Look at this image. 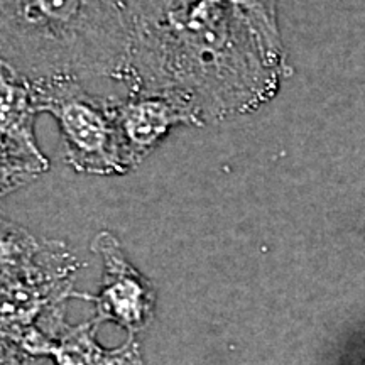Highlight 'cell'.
Listing matches in <instances>:
<instances>
[{
    "label": "cell",
    "instance_id": "cell-1",
    "mask_svg": "<svg viewBox=\"0 0 365 365\" xmlns=\"http://www.w3.org/2000/svg\"><path fill=\"white\" fill-rule=\"evenodd\" d=\"M4 48L39 83L120 70L129 36L117 0H2Z\"/></svg>",
    "mask_w": 365,
    "mask_h": 365
},
{
    "label": "cell",
    "instance_id": "cell-2",
    "mask_svg": "<svg viewBox=\"0 0 365 365\" xmlns=\"http://www.w3.org/2000/svg\"><path fill=\"white\" fill-rule=\"evenodd\" d=\"M38 110H49L61 124L66 156L76 170L117 173L130 166L117 122V107L71 90V83H38Z\"/></svg>",
    "mask_w": 365,
    "mask_h": 365
},
{
    "label": "cell",
    "instance_id": "cell-3",
    "mask_svg": "<svg viewBox=\"0 0 365 365\" xmlns=\"http://www.w3.org/2000/svg\"><path fill=\"white\" fill-rule=\"evenodd\" d=\"M4 129V185L7 190L41 173L48 164L36 149L31 135V113L36 110L33 91L2 78Z\"/></svg>",
    "mask_w": 365,
    "mask_h": 365
},
{
    "label": "cell",
    "instance_id": "cell-4",
    "mask_svg": "<svg viewBox=\"0 0 365 365\" xmlns=\"http://www.w3.org/2000/svg\"><path fill=\"white\" fill-rule=\"evenodd\" d=\"M195 110L182 98H145L118 105L117 122L132 164L156 145L171 125L193 117Z\"/></svg>",
    "mask_w": 365,
    "mask_h": 365
},
{
    "label": "cell",
    "instance_id": "cell-5",
    "mask_svg": "<svg viewBox=\"0 0 365 365\" xmlns=\"http://www.w3.org/2000/svg\"><path fill=\"white\" fill-rule=\"evenodd\" d=\"M108 279L105 287V301L115 308L113 312H118L122 317L130 318V313L127 308H135L140 314V304L144 307V286L139 277L130 271V267L125 266V262L120 257H108Z\"/></svg>",
    "mask_w": 365,
    "mask_h": 365
},
{
    "label": "cell",
    "instance_id": "cell-6",
    "mask_svg": "<svg viewBox=\"0 0 365 365\" xmlns=\"http://www.w3.org/2000/svg\"><path fill=\"white\" fill-rule=\"evenodd\" d=\"M122 12L130 14L137 24V29L143 22H153V19L161 21L163 17H173V11L178 6H188L190 0H117Z\"/></svg>",
    "mask_w": 365,
    "mask_h": 365
}]
</instances>
